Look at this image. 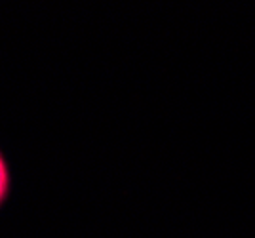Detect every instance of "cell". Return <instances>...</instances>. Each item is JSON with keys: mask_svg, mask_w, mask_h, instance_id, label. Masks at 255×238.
Masks as SVG:
<instances>
[{"mask_svg": "<svg viewBox=\"0 0 255 238\" xmlns=\"http://www.w3.org/2000/svg\"><path fill=\"white\" fill-rule=\"evenodd\" d=\"M11 193V170L6 154L0 149V210L6 206Z\"/></svg>", "mask_w": 255, "mask_h": 238, "instance_id": "6da1fadb", "label": "cell"}]
</instances>
